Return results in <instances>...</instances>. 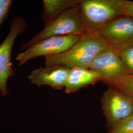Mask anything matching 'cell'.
Segmentation results:
<instances>
[{
	"label": "cell",
	"instance_id": "2e32d148",
	"mask_svg": "<svg viewBox=\"0 0 133 133\" xmlns=\"http://www.w3.org/2000/svg\"><path fill=\"white\" fill-rule=\"evenodd\" d=\"M120 6L122 15L128 16L133 18V1L121 0Z\"/></svg>",
	"mask_w": 133,
	"mask_h": 133
},
{
	"label": "cell",
	"instance_id": "52a82bcc",
	"mask_svg": "<svg viewBox=\"0 0 133 133\" xmlns=\"http://www.w3.org/2000/svg\"><path fill=\"white\" fill-rule=\"evenodd\" d=\"M89 69L97 72L104 83L131 75L119 56V51L109 45L98 53Z\"/></svg>",
	"mask_w": 133,
	"mask_h": 133
},
{
	"label": "cell",
	"instance_id": "7a4b0ae2",
	"mask_svg": "<svg viewBox=\"0 0 133 133\" xmlns=\"http://www.w3.org/2000/svg\"><path fill=\"white\" fill-rule=\"evenodd\" d=\"M87 32L79 6L66 10L47 24L43 30L28 41L20 48L26 50L45 38L55 36H82Z\"/></svg>",
	"mask_w": 133,
	"mask_h": 133
},
{
	"label": "cell",
	"instance_id": "8fae6325",
	"mask_svg": "<svg viewBox=\"0 0 133 133\" xmlns=\"http://www.w3.org/2000/svg\"><path fill=\"white\" fill-rule=\"evenodd\" d=\"M81 0H43L42 19L47 24L68 9L78 5Z\"/></svg>",
	"mask_w": 133,
	"mask_h": 133
},
{
	"label": "cell",
	"instance_id": "277c9868",
	"mask_svg": "<svg viewBox=\"0 0 133 133\" xmlns=\"http://www.w3.org/2000/svg\"><path fill=\"white\" fill-rule=\"evenodd\" d=\"M26 28L25 19L20 16H15L10 22L9 33L0 44V92L4 96L9 93L8 81L15 74L11 59L12 48L17 37L23 34Z\"/></svg>",
	"mask_w": 133,
	"mask_h": 133
},
{
	"label": "cell",
	"instance_id": "7c38bea8",
	"mask_svg": "<svg viewBox=\"0 0 133 133\" xmlns=\"http://www.w3.org/2000/svg\"><path fill=\"white\" fill-rule=\"evenodd\" d=\"M109 86L122 92L133 99V75L104 82Z\"/></svg>",
	"mask_w": 133,
	"mask_h": 133
},
{
	"label": "cell",
	"instance_id": "3957f363",
	"mask_svg": "<svg viewBox=\"0 0 133 133\" xmlns=\"http://www.w3.org/2000/svg\"><path fill=\"white\" fill-rule=\"evenodd\" d=\"M121 0H81L78 5L87 32H98L114 19L122 15Z\"/></svg>",
	"mask_w": 133,
	"mask_h": 133
},
{
	"label": "cell",
	"instance_id": "9c48e42d",
	"mask_svg": "<svg viewBox=\"0 0 133 133\" xmlns=\"http://www.w3.org/2000/svg\"><path fill=\"white\" fill-rule=\"evenodd\" d=\"M70 71L65 66H41L34 69L28 76L31 83L38 87L47 85L54 89H64Z\"/></svg>",
	"mask_w": 133,
	"mask_h": 133
},
{
	"label": "cell",
	"instance_id": "9a60e30c",
	"mask_svg": "<svg viewBox=\"0 0 133 133\" xmlns=\"http://www.w3.org/2000/svg\"><path fill=\"white\" fill-rule=\"evenodd\" d=\"M12 4L11 0H0V28L8 18Z\"/></svg>",
	"mask_w": 133,
	"mask_h": 133
},
{
	"label": "cell",
	"instance_id": "8992f818",
	"mask_svg": "<svg viewBox=\"0 0 133 133\" xmlns=\"http://www.w3.org/2000/svg\"><path fill=\"white\" fill-rule=\"evenodd\" d=\"M81 36H63L49 37L35 43L31 47L18 53L16 60L20 66L31 59L44 56L57 55L66 51L76 43Z\"/></svg>",
	"mask_w": 133,
	"mask_h": 133
},
{
	"label": "cell",
	"instance_id": "5bb4252c",
	"mask_svg": "<svg viewBox=\"0 0 133 133\" xmlns=\"http://www.w3.org/2000/svg\"><path fill=\"white\" fill-rule=\"evenodd\" d=\"M119 56L131 75H133V45L119 51Z\"/></svg>",
	"mask_w": 133,
	"mask_h": 133
},
{
	"label": "cell",
	"instance_id": "30bf717a",
	"mask_svg": "<svg viewBox=\"0 0 133 133\" xmlns=\"http://www.w3.org/2000/svg\"><path fill=\"white\" fill-rule=\"evenodd\" d=\"M102 81L100 75L90 69L74 68L70 71L64 88L66 94H71L81 88Z\"/></svg>",
	"mask_w": 133,
	"mask_h": 133
},
{
	"label": "cell",
	"instance_id": "5b68a950",
	"mask_svg": "<svg viewBox=\"0 0 133 133\" xmlns=\"http://www.w3.org/2000/svg\"><path fill=\"white\" fill-rule=\"evenodd\" d=\"M107 125L110 128L133 114V99L122 92L109 86L101 98Z\"/></svg>",
	"mask_w": 133,
	"mask_h": 133
},
{
	"label": "cell",
	"instance_id": "4fadbf2b",
	"mask_svg": "<svg viewBox=\"0 0 133 133\" xmlns=\"http://www.w3.org/2000/svg\"><path fill=\"white\" fill-rule=\"evenodd\" d=\"M108 133H133V114L115 124Z\"/></svg>",
	"mask_w": 133,
	"mask_h": 133
},
{
	"label": "cell",
	"instance_id": "6da1fadb",
	"mask_svg": "<svg viewBox=\"0 0 133 133\" xmlns=\"http://www.w3.org/2000/svg\"><path fill=\"white\" fill-rule=\"evenodd\" d=\"M108 45L98 32H87L66 51L45 57V66L89 69L95 57Z\"/></svg>",
	"mask_w": 133,
	"mask_h": 133
},
{
	"label": "cell",
	"instance_id": "ba28073f",
	"mask_svg": "<svg viewBox=\"0 0 133 133\" xmlns=\"http://www.w3.org/2000/svg\"><path fill=\"white\" fill-rule=\"evenodd\" d=\"M107 44L117 50L133 45V18L121 15L98 32Z\"/></svg>",
	"mask_w": 133,
	"mask_h": 133
}]
</instances>
